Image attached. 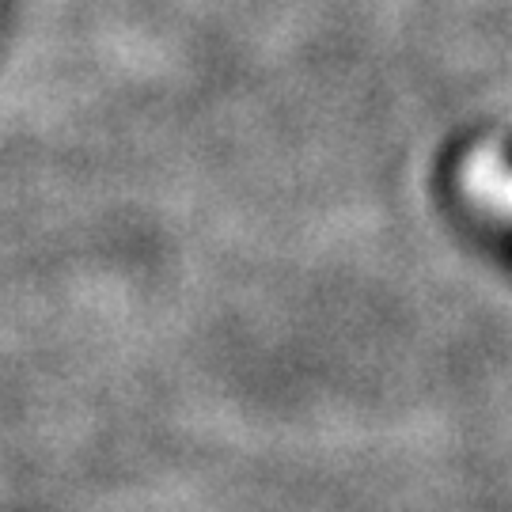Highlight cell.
<instances>
[{
    "instance_id": "1",
    "label": "cell",
    "mask_w": 512,
    "mask_h": 512,
    "mask_svg": "<svg viewBox=\"0 0 512 512\" xmlns=\"http://www.w3.org/2000/svg\"><path fill=\"white\" fill-rule=\"evenodd\" d=\"M505 175H509V183H512V145H509V156H505Z\"/></svg>"
}]
</instances>
